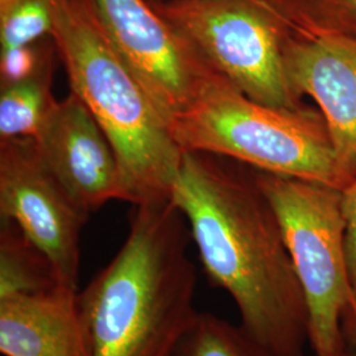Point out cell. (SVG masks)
Wrapping results in <instances>:
<instances>
[{
	"mask_svg": "<svg viewBox=\"0 0 356 356\" xmlns=\"http://www.w3.org/2000/svg\"><path fill=\"white\" fill-rule=\"evenodd\" d=\"M316 24L356 38V0H285Z\"/></svg>",
	"mask_w": 356,
	"mask_h": 356,
	"instance_id": "cell-18",
	"label": "cell"
},
{
	"mask_svg": "<svg viewBox=\"0 0 356 356\" xmlns=\"http://www.w3.org/2000/svg\"><path fill=\"white\" fill-rule=\"evenodd\" d=\"M61 0H0V51L51 36Z\"/></svg>",
	"mask_w": 356,
	"mask_h": 356,
	"instance_id": "cell-15",
	"label": "cell"
},
{
	"mask_svg": "<svg viewBox=\"0 0 356 356\" xmlns=\"http://www.w3.org/2000/svg\"><path fill=\"white\" fill-rule=\"evenodd\" d=\"M4 356H89L79 289H51L0 298Z\"/></svg>",
	"mask_w": 356,
	"mask_h": 356,
	"instance_id": "cell-11",
	"label": "cell"
},
{
	"mask_svg": "<svg viewBox=\"0 0 356 356\" xmlns=\"http://www.w3.org/2000/svg\"><path fill=\"white\" fill-rule=\"evenodd\" d=\"M280 29L288 79L318 104L347 186L356 177V38L318 26L285 0H263Z\"/></svg>",
	"mask_w": 356,
	"mask_h": 356,
	"instance_id": "cell-7",
	"label": "cell"
},
{
	"mask_svg": "<svg viewBox=\"0 0 356 356\" xmlns=\"http://www.w3.org/2000/svg\"><path fill=\"white\" fill-rule=\"evenodd\" d=\"M346 219V259L351 282V305L342 323L347 350L356 353V177L342 191Z\"/></svg>",
	"mask_w": 356,
	"mask_h": 356,
	"instance_id": "cell-17",
	"label": "cell"
},
{
	"mask_svg": "<svg viewBox=\"0 0 356 356\" xmlns=\"http://www.w3.org/2000/svg\"><path fill=\"white\" fill-rule=\"evenodd\" d=\"M58 56L51 36L24 47L0 51V86L22 81Z\"/></svg>",
	"mask_w": 356,
	"mask_h": 356,
	"instance_id": "cell-16",
	"label": "cell"
},
{
	"mask_svg": "<svg viewBox=\"0 0 356 356\" xmlns=\"http://www.w3.org/2000/svg\"><path fill=\"white\" fill-rule=\"evenodd\" d=\"M151 4L206 64L251 99L279 108L306 106L288 79L280 29L263 0H163Z\"/></svg>",
	"mask_w": 356,
	"mask_h": 356,
	"instance_id": "cell-6",
	"label": "cell"
},
{
	"mask_svg": "<svg viewBox=\"0 0 356 356\" xmlns=\"http://www.w3.org/2000/svg\"><path fill=\"white\" fill-rule=\"evenodd\" d=\"M149 1H154V0H149Z\"/></svg>",
	"mask_w": 356,
	"mask_h": 356,
	"instance_id": "cell-21",
	"label": "cell"
},
{
	"mask_svg": "<svg viewBox=\"0 0 356 356\" xmlns=\"http://www.w3.org/2000/svg\"><path fill=\"white\" fill-rule=\"evenodd\" d=\"M184 152L170 201L185 218L210 282L270 356H306L309 321L279 218L254 168Z\"/></svg>",
	"mask_w": 356,
	"mask_h": 356,
	"instance_id": "cell-1",
	"label": "cell"
},
{
	"mask_svg": "<svg viewBox=\"0 0 356 356\" xmlns=\"http://www.w3.org/2000/svg\"><path fill=\"white\" fill-rule=\"evenodd\" d=\"M70 91L113 145L128 202L170 201L184 152L103 26L95 0H61L51 31Z\"/></svg>",
	"mask_w": 356,
	"mask_h": 356,
	"instance_id": "cell-3",
	"label": "cell"
},
{
	"mask_svg": "<svg viewBox=\"0 0 356 356\" xmlns=\"http://www.w3.org/2000/svg\"><path fill=\"white\" fill-rule=\"evenodd\" d=\"M172 356H270L243 329L210 312H198Z\"/></svg>",
	"mask_w": 356,
	"mask_h": 356,
	"instance_id": "cell-14",
	"label": "cell"
},
{
	"mask_svg": "<svg viewBox=\"0 0 356 356\" xmlns=\"http://www.w3.org/2000/svg\"><path fill=\"white\" fill-rule=\"evenodd\" d=\"M0 216L42 254L60 285L79 289L86 213L44 164L32 138L0 140Z\"/></svg>",
	"mask_w": 356,
	"mask_h": 356,
	"instance_id": "cell-8",
	"label": "cell"
},
{
	"mask_svg": "<svg viewBox=\"0 0 356 356\" xmlns=\"http://www.w3.org/2000/svg\"><path fill=\"white\" fill-rule=\"evenodd\" d=\"M60 285L48 260L26 241L11 220L0 229V298L42 292Z\"/></svg>",
	"mask_w": 356,
	"mask_h": 356,
	"instance_id": "cell-13",
	"label": "cell"
},
{
	"mask_svg": "<svg viewBox=\"0 0 356 356\" xmlns=\"http://www.w3.org/2000/svg\"><path fill=\"white\" fill-rule=\"evenodd\" d=\"M343 356H356V353H354V351H350V350H347V351L344 353Z\"/></svg>",
	"mask_w": 356,
	"mask_h": 356,
	"instance_id": "cell-19",
	"label": "cell"
},
{
	"mask_svg": "<svg viewBox=\"0 0 356 356\" xmlns=\"http://www.w3.org/2000/svg\"><path fill=\"white\" fill-rule=\"evenodd\" d=\"M154 1H163V0H154Z\"/></svg>",
	"mask_w": 356,
	"mask_h": 356,
	"instance_id": "cell-20",
	"label": "cell"
},
{
	"mask_svg": "<svg viewBox=\"0 0 356 356\" xmlns=\"http://www.w3.org/2000/svg\"><path fill=\"white\" fill-rule=\"evenodd\" d=\"M169 131L182 152L211 153L261 172L347 188L321 111L256 102L216 70Z\"/></svg>",
	"mask_w": 356,
	"mask_h": 356,
	"instance_id": "cell-4",
	"label": "cell"
},
{
	"mask_svg": "<svg viewBox=\"0 0 356 356\" xmlns=\"http://www.w3.org/2000/svg\"><path fill=\"white\" fill-rule=\"evenodd\" d=\"M254 173L279 218L305 297L309 346L316 356H343L342 323L353 291L342 191L301 178Z\"/></svg>",
	"mask_w": 356,
	"mask_h": 356,
	"instance_id": "cell-5",
	"label": "cell"
},
{
	"mask_svg": "<svg viewBox=\"0 0 356 356\" xmlns=\"http://www.w3.org/2000/svg\"><path fill=\"white\" fill-rule=\"evenodd\" d=\"M58 56L22 81L0 86V140L38 136L57 99L51 82Z\"/></svg>",
	"mask_w": 356,
	"mask_h": 356,
	"instance_id": "cell-12",
	"label": "cell"
},
{
	"mask_svg": "<svg viewBox=\"0 0 356 356\" xmlns=\"http://www.w3.org/2000/svg\"><path fill=\"white\" fill-rule=\"evenodd\" d=\"M189 227L172 201L135 206L127 238L79 291L89 356H172L198 313Z\"/></svg>",
	"mask_w": 356,
	"mask_h": 356,
	"instance_id": "cell-2",
	"label": "cell"
},
{
	"mask_svg": "<svg viewBox=\"0 0 356 356\" xmlns=\"http://www.w3.org/2000/svg\"><path fill=\"white\" fill-rule=\"evenodd\" d=\"M95 4L115 48L169 127L214 69L149 0H95Z\"/></svg>",
	"mask_w": 356,
	"mask_h": 356,
	"instance_id": "cell-9",
	"label": "cell"
},
{
	"mask_svg": "<svg viewBox=\"0 0 356 356\" xmlns=\"http://www.w3.org/2000/svg\"><path fill=\"white\" fill-rule=\"evenodd\" d=\"M35 141L44 164L90 216L110 201L128 202L114 148L74 92L56 102Z\"/></svg>",
	"mask_w": 356,
	"mask_h": 356,
	"instance_id": "cell-10",
	"label": "cell"
}]
</instances>
